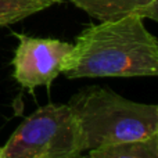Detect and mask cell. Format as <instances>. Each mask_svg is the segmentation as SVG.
Segmentation results:
<instances>
[{
    "label": "cell",
    "mask_w": 158,
    "mask_h": 158,
    "mask_svg": "<svg viewBox=\"0 0 158 158\" xmlns=\"http://www.w3.org/2000/svg\"><path fill=\"white\" fill-rule=\"evenodd\" d=\"M63 0H0V27L18 22Z\"/></svg>",
    "instance_id": "7"
},
{
    "label": "cell",
    "mask_w": 158,
    "mask_h": 158,
    "mask_svg": "<svg viewBox=\"0 0 158 158\" xmlns=\"http://www.w3.org/2000/svg\"><path fill=\"white\" fill-rule=\"evenodd\" d=\"M85 151L158 135V107L128 100L100 86H86L68 103Z\"/></svg>",
    "instance_id": "2"
},
{
    "label": "cell",
    "mask_w": 158,
    "mask_h": 158,
    "mask_svg": "<svg viewBox=\"0 0 158 158\" xmlns=\"http://www.w3.org/2000/svg\"><path fill=\"white\" fill-rule=\"evenodd\" d=\"M0 158H6L4 154H3V151H2V147H0Z\"/></svg>",
    "instance_id": "9"
},
{
    "label": "cell",
    "mask_w": 158,
    "mask_h": 158,
    "mask_svg": "<svg viewBox=\"0 0 158 158\" xmlns=\"http://www.w3.org/2000/svg\"><path fill=\"white\" fill-rule=\"evenodd\" d=\"M143 21L128 15L90 25L77 38L63 74L69 79L156 77L157 38Z\"/></svg>",
    "instance_id": "1"
},
{
    "label": "cell",
    "mask_w": 158,
    "mask_h": 158,
    "mask_svg": "<svg viewBox=\"0 0 158 158\" xmlns=\"http://www.w3.org/2000/svg\"><path fill=\"white\" fill-rule=\"evenodd\" d=\"M71 158H90L89 156H83V154H79V156H75V157H71Z\"/></svg>",
    "instance_id": "8"
},
{
    "label": "cell",
    "mask_w": 158,
    "mask_h": 158,
    "mask_svg": "<svg viewBox=\"0 0 158 158\" xmlns=\"http://www.w3.org/2000/svg\"><path fill=\"white\" fill-rule=\"evenodd\" d=\"M14 35L18 38V46L13 57L14 79L31 92L39 86L50 87L52 82L63 74L74 44L24 33Z\"/></svg>",
    "instance_id": "4"
},
{
    "label": "cell",
    "mask_w": 158,
    "mask_h": 158,
    "mask_svg": "<svg viewBox=\"0 0 158 158\" xmlns=\"http://www.w3.org/2000/svg\"><path fill=\"white\" fill-rule=\"evenodd\" d=\"M64 2V0H63ZM97 21H114L128 15L158 19V0H67Z\"/></svg>",
    "instance_id": "5"
},
{
    "label": "cell",
    "mask_w": 158,
    "mask_h": 158,
    "mask_svg": "<svg viewBox=\"0 0 158 158\" xmlns=\"http://www.w3.org/2000/svg\"><path fill=\"white\" fill-rule=\"evenodd\" d=\"M90 158H158V135L89 150Z\"/></svg>",
    "instance_id": "6"
},
{
    "label": "cell",
    "mask_w": 158,
    "mask_h": 158,
    "mask_svg": "<svg viewBox=\"0 0 158 158\" xmlns=\"http://www.w3.org/2000/svg\"><path fill=\"white\" fill-rule=\"evenodd\" d=\"M2 151L6 158H71L85 151L68 104H46L25 118Z\"/></svg>",
    "instance_id": "3"
}]
</instances>
